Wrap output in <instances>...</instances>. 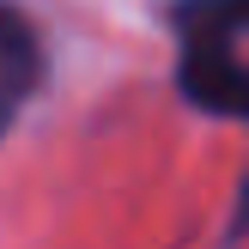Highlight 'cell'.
<instances>
[{
    "label": "cell",
    "mask_w": 249,
    "mask_h": 249,
    "mask_svg": "<svg viewBox=\"0 0 249 249\" xmlns=\"http://www.w3.org/2000/svg\"><path fill=\"white\" fill-rule=\"evenodd\" d=\"M177 85L195 109L219 122H237L249 104V73H243V24L249 0H177Z\"/></svg>",
    "instance_id": "obj_1"
},
{
    "label": "cell",
    "mask_w": 249,
    "mask_h": 249,
    "mask_svg": "<svg viewBox=\"0 0 249 249\" xmlns=\"http://www.w3.org/2000/svg\"><path fill=\"white\" fill-rule=\"evenodd\" d=\"M43 85V43H36V24L18 6L0 0V140L18 122V109L31 104V91Z\"/></svg>",
    "instance_id": "obj_2"
}]
</instances>
